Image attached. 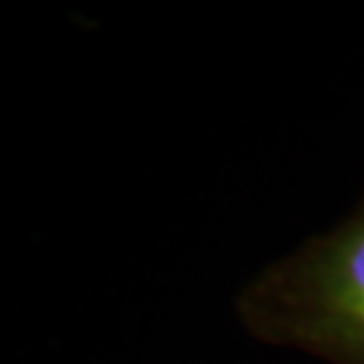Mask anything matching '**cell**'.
<instances>
[{"label":"cell","mask_w":364,"mask_h":364,"mask_svg":"<svg viewBox=\"0 0 364 364\" xmlns=\"http://www.w3.org/2000/svg\"><path fill=\"white\" fill-rule=\"evenodd\" d=\"M257 340L364 364V197L332 230L262 270L237 297Z\"/></svg>","instance_id":"6da1fadb"}]
</instances>
